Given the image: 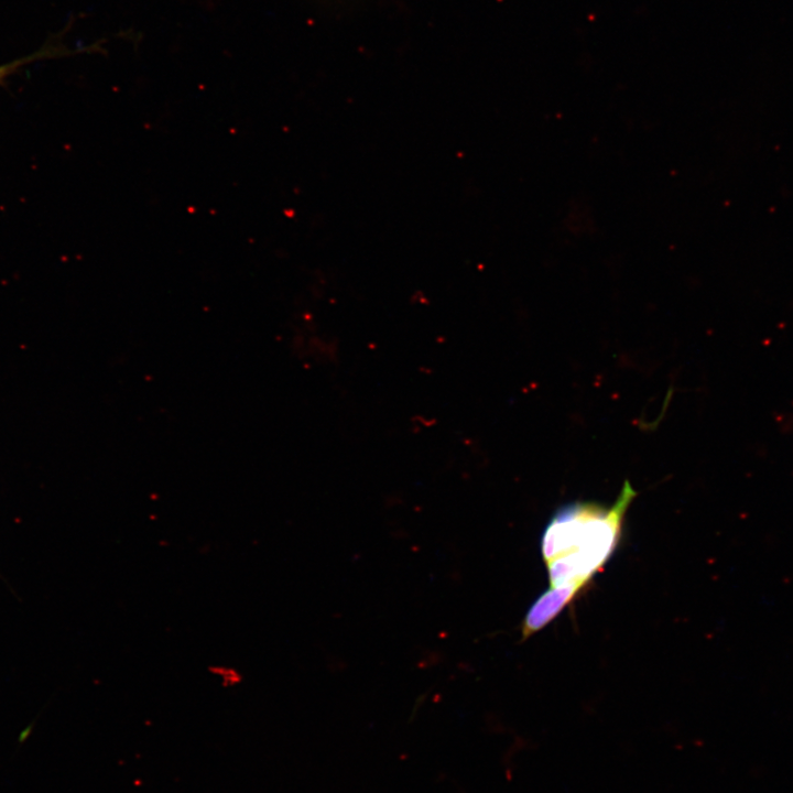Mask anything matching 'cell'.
I'll return each mask as SVG.
<instances>
[{"instance_id": "obj_1", "label": "cell", "mask_w": 793, "mask_h": 793, "mask_svg": "<svg viewBox=\"0 0 793 793\" xmlns=\"http://www.w3.org/2000/svg\"><path fill=\"white\" fill-rule=\"evenodd\" d=\"M636 491L626 481L612 506L574 502L558 509L541 541L551 587L582 589L616 551Z\"/></svg>"}, {"instance_id": "obj_2", "label": "cell", "mask_w": 793, "mask_h": 793, "mask_svg": "<svg viewBox=\"0 0 793 793\" xmlns=\"http://www.w3.org/2000/svg\"><path fill=\"white\" fill-rule=\"evenodd\" d=\"M575 586L551 587L529 608L521 627L522 640L547 626L579 593Z\"/></svg>"}, {"instance_id": "obj_3", "label": "cell", "mask_w": 793, "mask_h": 793, "mask_svg": "<svg viewBox=\"0 0 793 793\" xmlns=\"http://www.w3.org/2000/svg\"><path fill=\"white\" fill-rule=\"evenodd\" d=\"M43 56H44L43 53H42V54H34V55H31V56H28V57H23V58H20V59H18V61H14V62H11V63L1 65V66H0V84H1L7 77H9V76L12 75L13 73H15V72H17L20 67H22L24 64H26V63H29V62H33L34 59H37V58L43 57Z\"/></svg>"}]
</instances>
